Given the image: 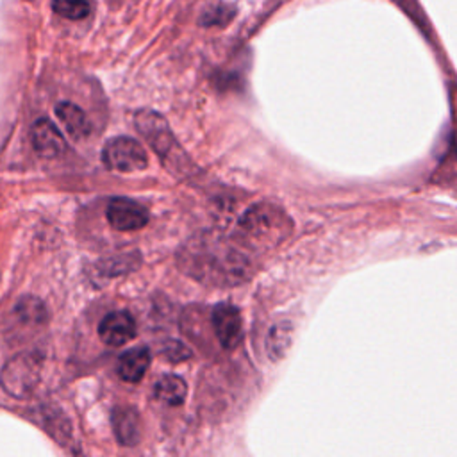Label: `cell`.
<instances>
[{
    "instance_id": "6da1fadb",
    "label": "cell",
    "mask_w": 457,
    "mask_h": 457,
    "mask_svg": "<svg viewBox=\"0 0 457 457\" xmlns=\"http://www.w3.org/2000/svg\"><path fill=\"white\" fill-rule=\"evenodd\" d=\"M179 264L195 280L218 287L236 286L250 275L246 257L236 246L212 234H200L189 239L179 253Z\"/></svg>"
},
{
    "instance_id": "7a4b0ae2",
    "label": "cell",
    "mask_w": 457,
    "mask_h": 457,
    "mask_svg": "<svg viewBox=\"0 0 457 457\" xmlns=\"http://www.w3.org/2000/svg\"><path fill=\"white\" fill-rule=\"evenodd\" d=\"M239 232L245 243L268 248L280 243L291 232V221L280 207L262 202L243 214Z\"/></svg>"
},
{
    "instance_id": "3957f363",
    "label": "cell",
    "mask_w": 457,
    "mask_h": 457,
    "mask_svg": "<svg viewBox=\"0 0 457 457\" xmlns=\"http://www.w3.org/2000/svg\"><path fill=\"white\" fill-rule=\"evenodd\" d=\"M136 127L143 137L152 145V148L161 155L164 164L171 170L179 171H187V155L182 152L179 146L175 136L171 134L166 120L152 111H139L134 118Z\"/></svg>"
},
{
    "instance_id": "277c9868",
    "label": "cell",
    "mask_w": 457,
    "mask_h": 457,
    "mask_svg": "<svg viewBox=\"0 0 457 457\" xmlns=\"http://www.w3.org/2000/svg\"><path fill=\"white\" fill-rule=\"evenodd\" d=\"M41 359L36 353H18L11 357L0 371V386L12 398H27L39 382Z\"/></svg>"
},
{
    "instance_id": "5b68a950",
    "label": "cell",
    "mask_w": 457,
    "mask_h": 457,
    "mask_svg": "<svg viewBox=\"0 0 457 457\" xmlns=\"http://www.w3.org/2000/svg\"><path fill=\"white\" fill-rule=\"evenodd\" d=\"M102 159L109 170L121 171V173L141 171L148 166V155L143 145L127 136H118L109 139L104 145Z\"/></svg>"
},
{
    "instance_id": "8992f818",
    "label": "cell",
    "mask_w": 457,
    "mask_h": 457,
    "mask_svg": "<svg viewBox=\"0 0 457 457\" xmlns=\"http://www.w3.org/2000/svg\"><path fill=\"white\" fill-rule=\"evenodd\" d=\"M107 221L116 230H137L148 223V211L130 198H112L105 211Z\"/></svg>"
},
{
    "instance_id": "52a82bcc",
    "label": "cell",
    "mask_w": 457,
    "mask_h": 457,
    "mask_svg": "<svg viewBox=\"0 0 457 457\" xmlns=\"http://www.w3.org/2000/svg\"><path fill=\"white\" fill-rule=\"evenodd\" d=\"M214 334L225 350L236 348L243 339V320L237 307L230 303H218L211 316Z\"/></svg>"
},
{
    "instance_id": "ba28073f",
    "label": "cell",
    "mask_w": 457,
    "mask_h": 457,
    "mask_svg": "<svg viewBox=\"0 0 457 457\" xmlns=\"http://www.w3.org/2000/svg\"><path fill=\"white\" fill-rule=\"evenodd\" d=\"M98 336L109 346H121L136 337V321L129 311L109 312L98 325Z\"/></svg>"
},
{
    "instance_id": "9c48e42d",
    "label": "cell",
    "mask_w": 457,
    "mask_h": 457,
    "mask_svg": "<svg viewBox=\"0 0 457 457\" xmlns=\"http://www.w3.org/2000/svg\"><path fill=\"white\" fill-rule=\"evenodd\" d=\"M34 150L41 157H59L66 150V141L61 130L46 118H39L30 130Z\"/></svg>"
},
{
    "instance_id": "30bf717a",
    "label": "cell",
    "mask_w": 457,
    "mask_h": 457,
    "mask_svg": "<svg viewBox=\"0 0 457 457\" xmlns=\"http://www.w3.org/2000/svg\"><path fill=\"white\" fill-rule=\"evenodd\" d=\"M112 430L116 439L125 446H134L141 437V423L136 409L120 405L112 411Z\"/></svg>"
},
{
    "instance_id": "8fae6325",
    "label": "cell",
    "mask_w": 457,
    "mask_h": 457,
    "mask_svg": "<svg viewBox=\"0 0 457 457\" xmlns=\"http://www.w3.org/2000/svg\"><path fill=\"white\" fill-rule=\"evenodd\" d=\"M150 350L146 346H136L123 352L118 359V375L125 382H139L150 366Z\"/></svg>"
},
{
    "instance_id": "7c38bea8",
    "label": "cell",
    "mask_w": 457,
    "mask_h": 457,
    "mask_svg": "<svg viewBox=\"0 0 457 457\" xmlns=\"http://www.w3.org/2000/svg\"><path fill=\"white\" fill-rule=\"evenodd\" d=\"M55 114L73 139H84L91 132L89 118L79 105L71 102H59L55 105Z\"/></svg>"
},
{
    "instance_id": "4fadbf2b",
    "label": "cell",
    "mask_w": 457,
    "mask_h": 457,
    "mask_svg": "<svg viewBox=\"0 0 457 457\" xmlns=\"http://www.w3.org/2000/svg\"><path fill=\"white\" fill-rule=\"evenodd\" d=\"M291 341H293V323L287 320L273 323L266 336L268 357L273 361L282 359L284 353L289 350Z\"/></svg>"
},
{
    "instance_id": "5bb4252c",
    "label": "cell",
    "mask_w": 457,
    "mask_h": 457,
    "mask_svg": "<svg viewBox=\"0 0 457 457\" xmlns=\"http://www.w3.org/2000/svg\"><path fill=\"white\" fill-rule=\"evenodd\" d=\"M155 396L168 405H180L186 400L187 386L179 375H162L154 386Z\"/></svg>"
},
{
    "instance_id": "9a60e30c",
    "label": "cell",
    "mask_w": 457,
    "mask_h": 457,
    "mask_svg": "<svg viewBox=\"0 0 457 457\" xmlns=\"http://www.w3.org/2000/svg\"><path fill=\"white\" fill-rule=\"evenodd\" d=\"M20 320L29 323H43L46 320L45 305L37 298H21L14 309Z\"/></svg>"
},
{
    "instance_id": "2e32d148",
    "label": "cell",
    "mask_w": 457,
    "mask_h": 457,
    "mask_svg": "<svg viewBox=\"0 0 457 457\" xmlns=\"http://www.w3.org/2000/svg\"><path fill=\"white\" fill-rule=\"evenodd\" d=\"M236 14V7L228 4H211L209 7L204 9L200 23L202 25H225L230 21Z\"/></svg>"
},
{
    "instance_id": "e0dca14e",
    "label": "cell",
    "mask_w": 457,
    "mask_h": 457,
    "mask_svg": "<svg viewBox=\"0 0 457 457\" xmlns=\"http://www.w3.org/2000/svg\"><path fill=\"white\" fill-rule=\"evenodd\" d=\"M52 9L70 20H80L86 18L91 11V5L87 2H70V0H57L52 4Z\"/></svg>"
},
{
    "instance_id": "ac0fdd59",
    "label": "cell",
    "mask_w": 457,
    "mask_h": 457,
    "mask_svg": "<svg viewBox=\"0 0 457 457\" xmlns=\"http://www.w3.org/2000/svg\"><path fill=\"white\" fill-rule=\"evenodd\" d=\"M162 355H164L168 361H171V362H180V361L189 359V357H191V352H189V348H187L184 343L171 339V341H166V343H164V346H162Z\"/></svg>"
}]
</instances>
